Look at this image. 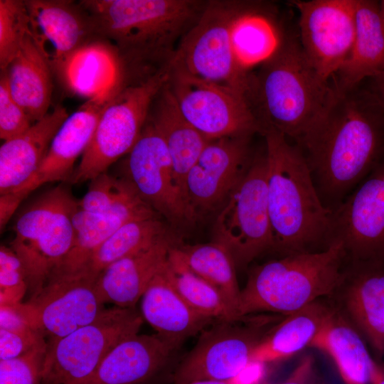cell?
Segmentation results:
<instances>
[{
  "mask_svg": "<svg viewBox=\"0 0 384 384\" xmlns=\"http://www.w3.org/2000/svg\"><path fill=\"white\" fill-rule=\"evenodd\" d=\"M324 204L332 211L384 157V105L362 83L338 92L297 145Z\"/></svg>",
  "mask_w": 384,
  "mask_h": 384,
  "instance_id": "6da1fadb",
  "label": "cell"
},
{
  "mask_svg": "<svg viewBox=\"0 0 384 384\" xmlns=\"http://www.w3.org/2000/svg\"><path fill=\"white\" fill-rule=\"evenodd\" d=\"M97 39L116 51L124 74L151 75L166 65L176 40L201 16L187 0H83Z\"/></svg>",
  "mask_w": 384,
  "mask_h": 384,
  "instance_id": "7a4b0ae2",
  "label": "cell"
},
{
  "mask_svg": "<svg viewBox=\"0 0 384 384\" xmlns=\"http://www.w3.org/2000/svg\"><path fill=\"white\" fill-rule=\"evenodd\" d=\"M267 193L272 250L284 255L330 243L333 211L321 199L299 147L266 129Z\"/></svg>",
  "mask_w": 384,
  "mask_h": 384,
  "instance_id": "3957f363",
  "label": "cell"
},
{
  "mask_svg": "<svg viewBox=\"0 0 384 384\" xmlns=\"http://www.w3.org/2000/svg\"><path fill=\"white\" fill-rule=\"evenodd\" d=\"M338 94L306 59L298 36H282L273 55L262 63L250 95L261 113L262 133L274 129L298 145L328 111Z\"/></svg>",
  "mask_w": 384,
  "mask_h": 384,
  "instance_id": "277c9868",
  "label": "cell"
},
{
  "mask_svg": "<svg viewBox=\"0 0 384 384\" xmlns=\"http://www.w3.org/2000/svg\"><path fill=\"white\" fill-rule=\"evenodd\" d=\"M343 244L332 241L319 251L290 254L255 267L241 290L239 316L270 311L292 314L342 284Z\"/></svg>",
  "mask_w": 384,
  "mask_h": 384,
  "instance_id": "5b68a950",
  "label": "cell"
},
{
  "mask_svg": "<svg viewBox=\"0 0 384 384\" xmlns=\"http://www.w3.org/2000/svg\"><path fill=\"white\" fill-rule=\"evenodd\" d=\"M171 72L169 63L148 77H124L118 91L103 110L70 183L92 181L129 154L139 138L151 107L168 82Z\"/></svg>",
  "mask_w": 384,
  "mask_h": 384,
  "instance_id": "8992f818",
  "label": "cell"
},
{
  "mask_svg": "<svg viewBox=\"0 0 384 384\" xmlns=\"http://www.w3.org/2000/svg\"><path fill=\"white\" fill-rule=\"evenodd\" d=\"M78 200L63 183L34 200L17 216L10 247L25 270L31 296L48 282L71 250Z\"/></svg>",
  "mask_w": 384,
  "mask_h": 384,
  "instance_id": "52a82bcc",
  "label": "cell"
},
{
  "mask_svg": "<svg viewBox=\"0 0 384 384\" xmlns=\"http://www.w3.org/2000/svg\"><path fill=\"white\" fill-rule=\"evenodd\" d=\"M143 318L134 308L105 309L91 323L48 343L41 384H80L120 342L139 333Z\"/></svg>",
  "mask_w": 384,
  "mask_h": 384,
  "instance_id": "ba28073f",
  "label": "cell"
},
{
  "mask_svg": "<svg viewBox=\"0 0 384 384\" xmlns=\"http://www.w3.org/2000/svg\"><path fill=\"white\" fill-rule=\"evenodd\" d=\"M241 11L226 3H210L181 38L169 62L171 69L250 96L251 81L230 41L231 25Z\"/></svg>",
  "mask_w": 384,
  "mask_h": 384,
  "instance_id": "9c48e42d",
  "label": "cell"
},
{
  "mask_svg": "<svg viewBox=\"0 0 384 384\" xmlns=\"http://www.w3.org/2000/svg\"><path fill=\"white\" fill-rule=\"evenodd\" d=\"M213 233V241L224 246L238 267L247 265L272 249L265 152L252 159L245 175L219 209Z\"/></svg>",
  "mask_w": 384,
  "mask_h": 384,
  "instance_id": "30bf717a",
  "label": "cell"
},
{
  "mask_svg": "<svg viewBox=\"0 0 384 384\" xmlns=\"http://www.w3.org/2000/svg\"><path fill=\"white\" fill-rule=\"evenodd\" d=\"M166 87L183 117L209 141L262 132L243 92L172 69Z\"/></svg>",
  "mask_w": 384,
  "mask_h": 384,
  "instance_id": "8fae6325",
  "label": "cell"
},
{
  "mask_svg": "<svg viewBox=\"0 0 384 384\" xmlns=\"http://www.w3.org/2000/svg\"><path fill=\"white\" fill-rule=\"evenodd\" d=\"M121 84L90 97L69 115L55 134L49 150L37 171L22 186L0 196V223L6 225L23 200L42 185L70 182L75 161L90 144L99 119Z\"/></svg>",
  "mask_w": 384,
  "mask_h": 384,
  "instance_id": "7c38bea8",
  "label": "cell"
},
{
  "mask_svg": "<svg viewBox=\"0 0 384 384\" xmlns=\"http://www.w3.org/2000/svg\"><path fill=\"white\" fill-rule=\"evenodd\" d=\"M334 240L353 263H384V157L333 210Z\"/></svg>",
  "mask_w": 384,
  "mask_h": 384,
  "instance_id": "4fadbf2b",
  "label": "cell"
},
{
  "mask_svg": "<svg viewBox=\"0 0 384 384\" xmlns=\"http://www.w3.org/2000/svg\"><path fill=\"white\" fill-rule=\"evenodd\" d=\"M127 155L124 176L145 203L174 226L196 220L177 183L166 146L149 119Z\"/></svg>",
  "mask_w": 384,
  "mask_h": 384,
  "instance_id": "5bb4252c",
  "label": "cell"
},
{
  "mask_svg": "<svg viewBox=\"0 0 384 384\" xmlns=\"http://www.w3.org/2000/svg\"><path fill=\"white\" fill-rule=\"evenodd\" d=\"M299 13V40L306 59L331 81L347 59L355 38L356 0L291 2Z\"/></svg>",
  "mask_w": 384,
  "mask_h": 384,
  "instance_id": "9a60e30c",
  "label": "cell"
},
{
  "mask_svg": "<svg viewBox=\"0 0 384 384\" xmlns=\"http://www.w3.org/2000/svg\"><path fill=\"white\" fill-rule=\"evenodd\" d=\"M96 279L82 274L53 276L28 301L21 302L31 326L48 338V343L89 324L102 312Z\"/></svg>",
  "mask_w": 384,
  "mask_h": 384,
  "instance_id": "2e32d148",
  "label": "cell"
},
{
  "mask_svg": "<svg viewBox=\"0 0 384 384\" xmlns=\"http://www.w3.org/2000/svg\"><path fill=\"white\" fill-rule=\"evenodd\" d=\"M247 316L216 319L203 329L174 373V384L229 381L238 375L250 361L253 348L262 339L247 324Z\"/></svg>",
  "mask_w": 384,
  "mask_h": 384,
  "instance_id": "e0dca14e",
  "label": "cell"
},
{
  "mask_svg": "<svg viewBox=\"0 0 384 384\" xmlns=\"http://www.w3.org/2000/svg\"><path fill=\"white\" fill-rule=\"evenodd\" d=\"M250 136L208 142L185 181L188 206L196 219L220 209L247 171Z\"/></svg>",
  "mask_w": 384,
  "mask_h": 384,
  "instance_id": "ac0fdd59",
  "label": "cell"
},
{
  "mask_svg": "<svg viewBox=\"0 0 384 384\" xmlns=\"http://www.w3.org/2000/svg\"><path fill=\"white\" fill-rule=\"evenodd\" d=\"M30 36L53 72L60 73L74 54L96 40L90 17L67 0H26Z\"/></svg>",
  "mask_w": 384,
  "mask_h": 384,
  "instance_id": "d6986e66",
  "label": "cell"
},
{
  "mask_svg": "<svg viewBox=\"0 0 384 384\" xmlns=\"http://www.w3.org/2000/svg\"><path fill=\"white\" fill-rule=\"evenodd\" d=\"M157 334H138L120 342L80 384H148L178 349Z\"/></svg>",
  "mask_w": 384,
  "mask_h": 384,
  "instance_id": "ffe728a7",
  "label": "cell"
},
{
  "mask_svg": "<svg viewBox=\"0 0 384 384\" xmlns=\"http://www.w3.org/2000/svg\"><path fill=\"white\" fill-rule=\"evenodd\" d=\"M175 245L168 234L148 247L110 265L96 279L100 301L104 304L134 308L151 280L166 265Z\"/></svg>",
  "mask_w": 384,
  "mask_h": 384,
  "instance_id": "44dd1931",
  "label": "cell"
},
{
  "mask_svg": "<svg viewBox=\"0 0 384 384\" xmlns=\"http://www.w3.org/2000/svg\"><path fill=\"white\" fill-rule=\"evenodd\" d=\"M69 115L57 105L21 135L0 147V196L13 192L37 171L53 139Z\"/></svg>",
  "mask_w": 384,
  "mask_h": 384,
  "instance_id": "7402d4cb",
  "label": "cell"
},
{
  "mask_svg": "<svg viewBox=\"0 0 384 384\" xmlns=\"http://www.w3.org/2000/svg\"><path fill=\"white\" fill-rule=\"evenodd\" d=\"M384 72V12L381 3L356 0V32L351 52L332 79L342 92Z\"/></svg>",
  "mask_w": 384,
  "mask_h": 384,
  "instance_id": "603a6c76",
  "label": "cell"
},
{
  "mask_svg": "<svg viewBox=\"0 0 384 384\" xmlns=\"http://www.w3.org/2000/svg\"><path fill=\"white\" fill-rule=\"evenodd\" d=\"M165 266L141 298V315L159 336L179 348L216 319L198 313L183 300L169 279Z\"/></svg>",
  "mask_w": 384,
  "mask_h": 384,
  "instance_id": "cb8c5ba5",
  "label": "cell"
},
{
  "mask_svg": "<svg viewBox=\"0 0 384 384\" xmlns=\"http://www.w3.org/2000/svg\"><path fill=\"white\" fill-rule=\"evenodd\" d=\"M154 216L160 215L141 198L105 213H91L78 208L72 219L73 247L50 277L78 273L94 251L121 226Z\"/></svg>",
  "mask_w": 384,
  "mask_h": 384,
  "instance_id": "d4e9b609",
  "label": "cell"
},
{
  "mask_svg": "<svg viewBox=\"0 0 384 384\" xmlns=\"http://www.w3.org/2000/svg\"><path fill=\"white\" fill-rule=\"evenodd\" d=\"M346 306L375 350L384 353V263H353L344 272Z\"/></svg>",
  "mask_w": 384,
  "mask_h": 384,
  "instance_id": "484cf974",
  "label": "cell"
},
{
  "mask_svg": "<svg viewBox=\"0 0 384 384\" xmlns=\"http://www.w3.org/2000/svg\"><path fill=\"white\" fill-rule=\"evenodd\" d=\"M309 346L331 356L346 384H375L384 375L356 330L334 312Z\"/></svg>",
  "mask_w": 384,
  "mask_h": 384,
  "instance_id": "4316f807",
  "label": "cell"
},
{
  "mask_svg": "<svg viewBox=\"0 0 384 384\" xmlns=\"http://www.w3.org/2000/svg\"><path fill=\"white\" fill-rule=\"evenodd\" d=\"M156 97L152 117L148 119L166 146L176 180L187 201L186 176L209 140L183 117L166 85Z\"/></svg>",
  "mask_w": 384,
  "mask_h": 384,
  "instance_id": "83f0119b",
  "label": "cell"
},
{
  "mask_svg": "<svg viewBox=\"0 0 384 384\" xmlns=\"http://www.w3.org/2000/svg\"><path fill=\"white\" fill-rule=\"evenodd\" d=\"M14 99L33 124L49 110L52 95V70L30 33L12 62L4 70Z\"/></svg>",
  "mask_w": 384,
  "mask_h": 384,
  "instance_id": "f1b7e54d",
  "label": "cell"
},
{
  "mask_svg": "<svg viewBox=\"0 0 384 384\" xmlns=\"http://www.w3.org/2000/svg\"><path fill=\"white\" fill-rule=\"evenodd\" d=\"M331 313L314 302L289 314L255 346L250 361L265 363L278 361L309 346Z\"/></svg>",
  "mask_w": 384,
  "mask_h": 384,
  "instance_id": "f546056e",
  "label": "cell"
},
{
  "mask_svg": "<svg viewBox=\"0 0 384 384\" xmlns=\"http://www.w3.org/2000/svg\"><path fill=\"white\" fill-rule=\"evenodd\" d=\"M168 234L159 216L128 222L104 241L76 274L97 278L110 265L148 247Z\"/></svg>",
  "mask_w": 384,
  "mask_h": 384,
  "instance_id": "4dcf8cb0",
  "label": "cell"
},
{
  "mask_svg": "<svg viewBox=\"0 0 384 384\" xmlns=\"http://www.w3.org/2000/svg\"><path fill=\"white\" fill-rule=\"evenodd\" d=\"M177 249L188 267L216 288L239 316L241 289L237 279L236 265L229 251L213 241L177 245Z\"/></svg>",
  "mask_w": 384,
  "mask_h": 384,
  "instance_id": "1f68e13d",
  "label": "cell"
},
{
  "mask_svg": "<svg viewBox=\"0 0 384 384\" xmlns=\"http://www.w3.org/2000/svg\"><path fill=\"white\" fill-rule=\"evenodd\" d=\"M165 272L177 292L198 313L213 319L240 318L216 288L188 267L177 245L170 250Z\"/></svg>",
  "mask_w": 384,
  "mask_h": 384,
  "instance_id": "d6a6232c",
  "label": "cell"
},
{
  "mask_svg": "<svg viewBox=\"0 0 384 384\" xmlns=\"http://www.w3.org/2000/svg\"><path fill=\"white\" fill-rule=\"evenodd\" d=\"M281 36L265 16L254 11H241L230 28L234 56L244 70L270 58L277 49Z\"/></svg>",
  "mask_w": 384,
  "mask_h": 384,
  "instance_id": "836d02e7",
  "label": "cell"
},
{
  "mask_svg": "<svg viewBox=\"0 0 384 384\" xmlns=\"http://www.w3.org/2000/svg\"><path fill=\"white\" fill-rule=\"evenodd\" d=\"M90 181L87 192L78 200V208L82 210L105 213L141 198L124 176H115L106 171Z\"/></svg>",
  "mask_w": 384,
  "mask_h": 384,
  "instance_id": "e575fe53",
  "label": "cell"
},
{
  "mask_svg": "<svg viewBox=\"0 0 384 384\" xmlns=\"http://www.w3.org/2000/svg\"><path fill=\"white\" fill-rule=\"evenodd\" d=\"M30 33L25 1L0 0V68L4 70Z\"/></svg>",
  "mask_w": 384,
  "mask_h": 384,
  "instance_id": "d590c367",
  "label": "cell"
},
{
  "mask_svg": "<svg viewBox=\"0 0 384 384\" xmlns=\"http://www.w3.org/2000/svg\"><path fill=\"white\" fill-rule=\"evenodd\" d=\"M48 342L16 358L0 361V384H41Z\"/></svg>",
  "mask_w": 384,
  "mask_h": 384,
  "instance_id": "8d00e7d4",
  "label": "cell"
},
{
  "mask_svg": "<svg viewBox=\"0 0 384 384\" xmlns=\"http://www.w3.org/2000/svg\"><path fill=\"white\" fill-rule=\"evenodd\" d=\"M28 288L23 264L10 247H0V305L21 302Z\"/></svg>",
  "mask_w": 384,
  "mask_h": 384,
  "instance_id": "74e56055",
  "label": "cell"
},
{
  "mask_svg": "<svg viewBox=\"0 0 384 384\" xmlns=\"http://www.w3.org/2000/svg\"><path fill=\"white\" fill-rule=\"evenodd\" d=\"M33 123L12 97L4 72L0 78V138L8 141L25 132Z\"/></svg>",
  "mask_w": 384,
  "mask_h": 384,
  "instance_id": "f35d334b",
  "label": "cell"
},
{
  "mask_svg": "<svg viewBox=\"0 0 384 384\" xmlns=\"http://www.w3.org/2000/svg\"><path fill=\"white\" fill-rule=\"evenodd\" d=\"M47 343L38 331L15 333L0 329V361L16 358Z\"/></svg>",
  "mask_w": 384,
  "mask_h": 384,
  "instance_id": "ab89813d",
  "label": "cell"
},
{
  "mask_svg": "<svg viewBox=\"0 0 384 384\" xmlns=\"http://www.w3.org/2000/svg\"><path fill=\"white\" fill-rule=\"evenodd\" d=\"M21 303L0 305V329L15 333L37 331L33 328L23 312Z\"/></svg>",
  "mask_w": 384,
  "mask_h": 384,
  "instance_id": "60d3db41",
  "label": "cell"
},
{
  "mask_svg": "<svg viewBox=\"0 0 384 384\" xmlns=\"http://www.w3.org/2000/svg\"><path fill=\"white\" fill-rule=\"evenodd\" d=\"M265 363L250 361L235 378L229 380L230 384H260L265 373Z\"/></svg>",
  "mask_w": 384,
  "mask_h": 384,
  "instance_id": "b9f144b4",
  "label": "cell"
},
{
  "mask_svg": "<svg viewBox=\"0 0 384 384\" xmlns=\"http://www.w3.org/2000/svg\"><path fill=\"white\" fill-rule=\"evenodd\" d=\"M313 360L311 356L304 357L290 376L279 384H312Z\"/></svg>",
  "mask_w": 384,
  "mask_h": 384,
  "instance_id": "7bdbcfd3",
  "label": "cell"
},
{
  "mask_svg": "<svg viewBox=\"0 0 384 384\" xmlns=\"http://www.w3.org/2000/svg\"><path fill=\"white\" fill-rule=\"evenodd\" d=\"M372 87L377 92L384 105V72L374 78H372Z\"/></svg>",
  "mask_w": 384,
  "mask_h": 384,
  "instance_id": "ee69618b",
  "label": "cell"
},
{
  "mask_svg": "<svg viewBox=\"0 0 384 384\" xmlns=\"http://www.w3.org/2000/svg\"><path fill=\"white\" fill-rule=\"evenodd\" d=\"M186 384H230V383L228 381L204 380L192 381Z\"/></svg>",
  "mask_w": 384,
  "mask_h": 384,
  "instance_id": "f6af8a7d",
  "label": "cell"
},
{
  "mask_svg": "<svg viewBox=\"0 0 384 384\" xmlns=\"http://www.w3.org/2000/svg\"><path fill=\"white\" fill-rule=\"evenodd\" d=\"M375 384H384V375L383 378L379 381H378Z\"/></svg>",
  "mask_w": 384,
  "mask_h": 384,
  "instance_id": "bcb514c9",
  "label": "cell"
},
{
  "mask_svg": "<svg viewBox=\"0 0 384 384\" xmlns=\"http://www.w3.org/2000/svg\"><path fill=\"white\" fill-rule=\"evenodd\" d=\"M381 6H382V8H383V11H384V1H383L381 2Z\"/></svg>",
  "mask_w": 384,
  "mask_h": 384,
  "instance_id": "7dc6e473",
  "label": "cell"
},
{
  "mask_svg": "<svg viewBox=\"0 0 384 384\" xmlns=\"http://www.w3.org/2000/svg\"><path fill=\"white\" fill-rule=\"evenodd\" d=\"M382 9H383V8H382ZM383 12H384V11H383Z\"/></svg>",
  "mask_w": 384,
  "mask_h": 384,
  "instance_id": "c3c4849f",
  "label": "cell"
}]
</instances>
